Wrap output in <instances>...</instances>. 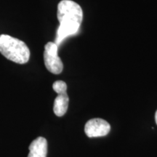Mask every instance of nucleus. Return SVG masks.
<instances>
[{
	"instance_id": "1",
	"label": "nucleus",
	"mask_w": 157,
	"mask_h": 157,
	"mask_svg": "<svg viewBox=\"0 0 157 157\" xmlns=\"http://www.w3.org/2000/svg\"><path fill=\"white\" fill-rule=\"evenodd\" d=\"M0 52L12 62L25 64L30 58V50L26 44L10 35H0Z\"/></svg>"
},
{
	"instance_id": "2",
	"label": "nucleus",
	"mask_w": 157,
	"mask_h": 157,
	"mask_svg": "<svg viewBox=\"0 0 157 157\" xmlns=\"http://www.w3.org/2000/svg\"><path fill=\"white\" fill-rule=\"evenodd\" d=\"M57 17L59 22L69 21L81 25L83 11L78 4L71 0H62L58 5Z\"/></svg>"
},
{
	"instance_id": "3",
	"label": "nucleus",
	"mask_w": 157,
	"mask_h": 157,
	"mask_svg": "<svg viewBox=\"0 0 157 157\" xmlns=\"http://www.w3.org/2000/svg\"><path fill=\"white\" fill-rule=\"evenodd\" d=\"M58 46L54 42H48L44 46V61L45 67L54 74H59L63 71V64L58 54Z\"/></svg>"
},
{
	"instance_id": "4",
	"label": "nucleus",
	"mask_w": 157,
	"mask_h": 157,
	"mask_svg": "<svg viewBox=\"0 0 157 157\" xmlns=\"http://www.w3.org/2000/svg\"><path fill=\"white\" fill-rule=\"evenodd\" d=\"M52 88L58 93V96L54 101L53 111L57 117H63L67 111L69 102V98L66 92L67 84L63 81L58 80L54 82Z\"/></svg>"
},
{
	"instance_id": "5",
	"label": "nucleus",
	"mask_w": 157,
	"mask_h": 157,
	"mask_svg": "<svg viewBox=\"0 0 157 157\" xmlns=\"http://www.w3.org/2000/svg\"><path fill=\"white\" fill-rule=\"evenodd\" d=\"M111 130L109 123L102 119H90L84 127L85 134L89 137H98L105 136Z\"/></svg>"
},
{
	"instance_id": "6",
	"label": "nucleus",
	"mask_w": 157,
	"mask_h": 157,
	"mask_svg": "<svg viewBox=\"0 0 157 157\" xmlns=\"http://www.w3.org/2000/svg\"><path fill=\"white\" fill-rule=\"evenodd\" d=\"M80 25L78 23L69 22V21H62L60 22L58 31H57V36L56 39V44L58 46L65 38L71 35H73L77 32L79 29Z\"/></svg>"
},
{
	"instance_id": "7",
	"label": "nucleus",
	"mask_w": 157,
	"mask_h": 157,
	"mask_svg": "<svg viewBox=\"0 0 157 157\" xmlns=\"http://www.w3.org/2000/svg\"><path fill=\"white\" fill-rule=\"evenodd\" d=\"M48 141L44 137H39L29 146L28 157H47Z\"/></svg>"
},
{
	"instance_id": "8",
	"label": "nucleus",
	"mask_w": 157,
	"mask_h": 157,
	"mask_svg": "<svg viewBox=\"0 0 157 157\" xmlns=\"http://www.w3.org/2000/svg\"><path fill=\"white\" fill-rule=\"evenodd\" d=\"M155 121H156V123L157 124V111H156V113H155Z\"/></svg>"
}]
</instances>
